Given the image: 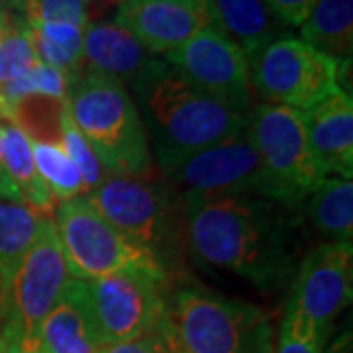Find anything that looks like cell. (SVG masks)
Returning a JSON list of instances; mask_svg holds the SVG:
<instances>
[{
	"mask_svg": "<svg viewBox=\"0 0 353 353\" xmlns=\"http://www.w3.org/2000/svg\"><path fill=\"white\" fill-rule=\"evenodd\" d=\"M192 257L253 289L287 287L301 263L296 212L263 196H181Z\"/></svg>",
	"mask_w": 353,
	"mask_h": 353,
	"instance_id": "obj_1",
	"label": "cell"
},
{
	"mask_svg": "<svg viewBox=\"0 0 353 353\" xmlns=\"http://www.w3.org/2000/svg\"><path fill=\"white\" fill-rule=\"evenodd\" d=\"M136 97L152 157L163 173L190 155L243 132L248 122V114L236 112L192 87L169 63Z\"/></svg>",
	"mask_w": 353,
	"mask_h": 353,
	"instance_id": "obj_2",
	"label": "cell"
},
{
	"mask_svg": "<svg viewBox=\"0 0 353 353\" xmlns=\"http://www.w3.org/2000/svg\"><path fill=\"white\" fill-rule=\"evenodd\" d=\"M87 196L118 232L152 255L169 281L181 271L189 252L187 224L171 185L150 175H108Z\"/></svg>",
	"mask_w": 353,
	"mask_h": 353,
	"instance_id": "obj_3",
	"label": "cell"
},
{
	"mask_svg": "<svg viewBox=\"0 0 353 353\" xmlns=\"http://www.w3.org/2000/svg\"><path fill=\"white\" fill-rule=\"evenodd\" d=\"M65 104L110 175L152 173V150L139 106L122 83L85 69L69 88Z\"/></svg>",
	"mask_w": 353,
	"mask_h": 353,
	"instance_id": "obj_4",
	"label": "cell"
},
{
	"mask_svg": "<svg viewBox=\"0 0 353 353\" xmlns=\"http://www.w3.org/2000/svg\"><path fill=\"white\" fill-rule=\"evenodd\" d=\"M167 324L183 353H275L269 312L202 287L175 290Z\"/></svg>",
	"mask_w": 353,
	"mask_h": 353,
	"instance_id": "obj_5",
	"label": "cell"
},
{
	"mask_svg": "<svg viewBox=\"0 0 353 353\" xmlns=\"http://www.w3.org/2000/svg\"><path fill=\"white\" fill-rule=\"evenodd\" d=\"M71 279L53 220L46 218L0 304V340L10 353H41V328Z\"/></svg>",
	"mask_w": 353,
	"mask_h": 353,
	"instance_id": "obj_6",
	"label": "cell"
},
{
	"mask_svg": "<svg viewBox=\"0 0 353 353\" xmlns=\"http://www.w3.org/2000/svg\"><path fill=\"white\" fill-rule=\"evenodd\" d=\"M245 132L263 169L267 199L294 210L324 179L301 110L259 104L250 110Z\"/></svg>",
	"mask_w": 353,
	"mask_h": 353,
	"instance_id": "obj_7",
	"label": "cell"
},
{
	"mask_svg": "<svg viewBox=\"0 0 353 353\" xmlns=\"http://www.w3.org/2000/svg\"><path fill=\"white\" fill-rule=\"evenodd\" d=\"M53 226L73 279L92 281L126 269H143L167 277L152 255L118 232L92 206L87 194L59 202Z\"/></svg>",
	"mask_w": 353,
	"mask_h": 353,
	"instance_id": "obj_8",
	"label": "cell"
},
{
	"mask_svg": "<svg viewBox=\"0 0 353 353\" xmlns=\"http://www.w3.org/2000/svg\"><path fill=\"white\" fill-rule=\"evenodd\" d=\"M248 63L253 90L267 104L304 112L341 88L343 69L352 61H336L303 39L283 36L248 57Z\"/></svg>",
	"mask_w": 353,
	"mask_h": 353,
	"instance_id": "obj_9",
	"label": "cell"
},
{
	"mask_svg": "<svg viewBox=\"0 0 353 353\" xmlns=\"http://www.w3.org/2000/svg\"><path fill=\"white\" fill-rule=\"evenodd\" d=\"M85 283L102 345L136 340L155 332L167 318L169 279L163 275L126 269Z\"/></svg>",
	"mask_w": 353,
	"mask_h": 353,
	"instance_id": "obj_10",
	"label": "cell"
},
{
	"mask_svg": "<svg viewBox=\"0 0 353 353\" xmlns=\"http://www.w3.org/2000/svg\"><path fill=\"white\" fill-rule=\"evenodd\" d=\"M179 196H263V169L257 152L243 132L187 157L163 173Z\"/></svg>",
	"mask_w": 353,
	"mask_h": 353,
	"instance_id": "obj_11",
	"label": "cell"
},
{
	"mask_svg": "<svg viewBox=\"0 0 353 353\" xmlns=\"http://www.w3.org/2000/svg\"><path fill=\"white\" fill-rule=\"evenodd\" d=\"M192 87L240 114L252 110V75L245 53L214 26L163 57Z\"/></svg>",
	"mask_w": 353,
	"mask_h": 353,
	"instance_id": "obj_12",
	"label": "cell"
},
{
	"mask_svg": "<svg viewBox=\"0 0 353 353\" xmlns=\"http://www.w3.org/2000/svg\"><path fill=\"white\" fill-rule=\"evenodd\" d=\"M353 243H320L304 255L289 303L330 340L334 320L352 303Z\"/></svg>",
	"mask_w": 353,
	"mask_h": 353,
	"instance_id": "obj_13",
	"label": "cell"
},
{
	"mask_svg": "<svg viewBox=\"0 0 353 353\" xmlns=\"http://www.w3.org/2000/svg\"><path fill=\"white\" fill-rule=\"evenodd\" d=\"M114 22L150 53L167 57L212 26L210 0H128L118 6Z\"/></svg>",
	"mask_w": 353,
	"mask_h": 353,
	"instance_id": "obj_14",
	"label": "cell"
},
{
	"mask_svg": "<svg viewBox=\"0 0 353 353\" xmlns=\"http://www.w3.org/2000/svg\"><path fill=\"white\" fill-rule=\"evenodd\" d=\"M83 53L85 69L110 77L134 94L167 67L165 59L150 53L116 22H90L85 28Z\"/></svg>",
	"mask_w": 353,
	"mask_h": 353,
	"instance_id": "obj_15",
	"label": "cell"
},
{
	"mask_svg": "<svg viewBox=\"0 0 353 353\" xmlns=\"http://www.w3.org/2000/svg\"><path fill=\"white\" fill-rule=\"evenodd\" d=\"M304 126L316 161L326 176H353V99L338 88L304 110Z\"/></svg>",
	"mask_w": 353,
	"mask_h": 353,
	"instance_id": "obj_16",
	"label": "cell"
},
{
	"mask_svg": "<svg viewBox=\"0 0 353 353\" xmlns=\"http://www.w3.org/2000/svg\"><path fill=\"white\" fill-rule=\"evenodd\" d=\"M101 347L87 283L71 277L41 328V353H97Z\"/></svg>",
	"mask_w": 353,
	"mask_h": 353,
	"instance_id": "obj_17",
	"label": "cell"
},
{
	"mask_svg": "<svg viewBox=\"0 0 353 353\" xmlns=\"http://www.w3.org/2000/svg\"><path fill=\"white\" fill-rule=\"evenodd\" d=\"M210 16L216 30L238 46L245 57L289 36V26L279 20L265 0H210Z\"/></svg>",
	"mask_w": 353,
	"mask_h": 353,
	"instance_id": "obj_18",
	"label": "cell"
},
{
	"mask_svg": "<svg viewBox=\"0 0 353 353\" xmlns=\"http://www.w3.org/2000/svg\"><path fill=\"white\" fill-rule=\"evenodd\" d=\"M301 224H306L324 243L353 241L352 179L324 176L294 208Z\"/></svg>",
	"mask_w": 353,
	"mask_h": 353,
	"instance_id": "obj_19",
	"label": "cell"
},
{
	"mask_svg": "<svg viewBox=\"0 0 353 353\" xmlns=\"http://www.w3.org/2000/svg\"><path fill=\"white\" fill-rule=\"evenodd\" d=\"M0 138H2L4 169L22 202L43 216H50L55 210V199L48 189V185L43 183V179L39 176L38 167L34 163L30 138L10 122H0Z\"/></svg>",
	"mask_w": 353,
	"mask_h": 353,
	"instance_id": "obj_20",
	"label": "cell"
},
{
	"mask_svg": "<svg viewBox=\"0 0 353 353\" xmlns=\"http://www.w3.org/2000/svg\"><path fill=\"white\" fill-rule=\"evenodd\" d=\"M303 41L336 61H352L353 0H320L301 26Z\"/></svg>",
	"mask_w": 353,
	"mask_h": 353,
	"instance_id": "obj_21",
	"label": "cell"
},
{
	"mask_svg": "<svg viewBox=\"0 0 353 353\" xmlns=\"http://www.w3.org/2000/svg\"><path fill=\"white\" fill-rule=\"evenodd\" d=\"M28 28L39 63L61 71L73 85L85 71V28L63 22H34Z\"/></svg>",
	"mask_w": 353,
	"mask_h": 353,
	"instance_id": "obj_22",
	"label": "cell"
},
{
	"mask_svg": "<svg viewBox=\"0 0 353 353\" xmlns=\"http://www.w3.org/2000/svg\"><path fill=\"white\" fill-rule=\"evenodd\" d=\"M46 218L22 202L0 201V277L12 281L18 265L38 240Z\"/></svg>",
	"mask_w": 353,
	"mask_h": 353,
	"instance_id": "obj_23",
	"label": "cell"
},
{
	"mask_svg": "<svg viewBox=\"0 0 353 353\" xmlns=\"http://www.w3.org/2000/svg\"><path fill=\"white\" fill-rule=\"evenodd\" d=\"M30 148L34 155V163L38 167L39 176L48 185L55 202H65L87 194L81 173L73 161L65 155L59 143L30 139Z\"/></svg>",
	"mask_w": 353,
	"mask_h": 353,
	"instance_id": "obj_24",
	"label": "cell"
},
{
	"mask_svg": "<svg viewBox=\"0 0 353 353\" xmlns=\"http://www.w3.org/2000/svg\"><path fill=\"white\" fill-rule=\"evenodd\" d=\"M71 81L57 69L50 65L38 63L22 77L10 83L0 85V116L8 118L18 102L26 99H53V101H67Z\"/></svg>",
	"mask_w": 353,
	"mask_h": 353,
	"instance_id": "obj_25",
	"label": "cell"
},
{
	"mask_svg": "<svg viewBox=\"0 0 353 353\" xmlns=\"http://www.w3.org/2000/svg\"><path fill=\"white\" fill-rule=\"evenodd\" d=\"M57 143L61 145V150L65 152V155L73 161V165L77 167V171L81 173V179H83V185H85V190L92 192L101 185L102 181L106 176L110 175L104 165L101 163L99 155L94 153V150L90 148L85 136L79 132V128L73 124L71 116L67 112V104H65L63 112L59 116V130H57Z\"/></svg>",
	"mask_w": 353,
	"mask_h": 353,
	"instance_id": "obj_26",
	"label": "cell"
},
{
	"mask_svg": "<svg viewBox=\"0 0 353 353\" xmlns=\"http://www.w3.org/2000/svg\"><path fill=\"white\" fill-rule=\"evenodd\" d=\"M328 338H324L306 316L287 303L281 320L275 353H324Z\"/></svg>",
	"mask_w": 353,
	"mask_h": 353,
	"instance_id": "obj_27",
	"label": "cell"
},
{
	"mask_svg": "<svg viewBox=\"0 0 353 353\" xmlns=\"http://www.w3.org/2000/svg\"><path fill=\"white\" fill-rule=\"evenodd\" d=\"M38 63V55L32 46L28 22L20 16L8 38L0 46V85L22 77Z\"/></svg>",
	"mask_w": 353,
	"mask_h": 353,
	"instance_id": "obj_28",
	"label": "cell"
},
{
	"mask_svg": "<svg viewBox=\"0 0 353 353\" xmlns=\"http://www.w3.org/2000/svg\"><path fill=\"white\" fill-rule=\"evenodd\" d=\"M92 0H16L18 10L24 12L28 24L34 22H63L87 28L88 6Z\"/></svg>",
	"mask_w": 353,
	"mask_h": 353,
	"instance_id": "obj_29",
	"label": "cell"
},
{
	"mask_svg": "<svg viewBox=\"0 0 353 353\" xmlns=\"http://www.w3.org/2000/svg\"><path fill=\"white\" fill-rule=\"evenodd\" d=\"M167 341H169V328H167V318H165L163 324L155 332L139 336L136 340L106 343L97 353H165Z\"/></svg>",
	"mask_w": 353,
	"mask_h": 353,
	"instance_id": "obj_30",
	"label": "cell"
},
{
	"mask_svg": "<svg viewBox=\"0 0 353 353\" xmlns=\"http://www.w3.org/2000/svg\"><path fill=\"white\" fill-rule=\"evenodd\" d=\"M279 20L289 28H301L320 0H265Z\"/></svg>",
	"mask_w": 353,
	"mask_h": 353,
	"instance_id": "obj_31",
	"label": "cell"
},
{
	"mask_svg": "<svg viewBox=\"0 0 353 353\" xmlns=\"http://www.w3.org/2000/svg\"><path fill=\"white\" fill-rule=\"evenodd\" d=\"M0 201L22 202L18 190H16V187L12 185V181H10L8 173H6V169H4V159H2V138H0ZM22 204H24V202H22Z\"/></svg>",
	"mask_w": 353,
	"mask_h": 353,
	"instance_id": "obj_32",
	"label": "cell"
},
{
	"mask_svg": "<svg viewBox=\"0 0 353 353\" xmlns=\"http://www.w3.org/2000/svg\"><path fill=\"white\" fill-rule=\"evenodd\" d=\"M324 353H353V338L352 332H343L334 341L326 343Z\"/></svg>",
	"mask_w": 353,
	"mask_h": 353,
	"instance_id": "obj_33",
	"label": "cell"
},
{
	"mask_svg": "<svg viewBox=\"0 0 353 353\" xmlns=\"http://www.w3.org/2000/svg\"><path fill=\"white\" fill-rule=\"evenodd\" d=\"M20 20V16L16 12H6V14H0V46H2V41L8 38V34L14 30V26L16 22Z\"/></svg>",
	"mask_w": 353,
	"mask_h": 353,
	"instance_id": "obj_34",
	"label": "cell"
},
{
	"mask_svg": "<svg viewBox=\"0 0 353 353\" xmlns=\"http://www.w3.org/2000/svg\"><path fill=\"white\" fill-rule=\"evenodd\" d=\"M14 10H18L16 0H0V14L14 12Z\"/></svg>",
	"mask_w": 353,
	"mask_h": 353,
	"instance_id": "obj_35",
	"label": "cell"
},
{
	"mask_svg": "<svg viewBox=\"0 0 353 353\" xmlns=\"http://www.w3.org/2000/svg\"><path fill=\"white\" fill-rule=\"evenodd\" d=\"M167 328H169V324H167ZM165 353H183L181 352V347L176 345L175 338H173V334H171V330H169V341H167V352Z\"/></svg>",
	"mask_w": 353,
	"mask_h": 353,
	"instance_id": "obj_36",
	"label": "cell"
},
{
	"mask_svg": "<svg viewBox=\"0 0 353 353\" xmlns=\"http://www.w3.org/2000/svg\"><path fill=\"white\" fill-rule=\"evenodd\" d=\"M8 287H10V283H8L6 279L0 277V304H2L4 296H6V292H8Z\"/></svg>",
	"mask_w": 353,
	"mask_h": 353,
	"instance_id": "obj_37",
	"label": "cell"
},
{
	"mask_svg": "<svg viewBox=\"0 0 353 353\" xmlns=\"http://www.w3.org/2000/svg\"><path fill=\"white\" fill-rule=\"evenodd\" d=\"M102 2H106V4H110V6H116V8H118V6H122V4L128 2V0H102Z\"/></svg>",
	"mask_w": 353,
	"mask_h": 353,
	"instance_id": "obj_38",
	"label": "cell"
},
{
	"mask_svg": "<svg viewBox=\"0 0 353 353\" xmlns=\"http://www.w3.org/2000/svg\"><path fill=\"white\" fill-rule=\"evenodd\" d=\"M0 353H10L8 350H6V345L2 343V340H0Z\"/></svg>",
	"mask_w": 353,
	"mask_h": 353,
	"instance_id": "obj_39",
	"label": "cell"
}]
</instances>
